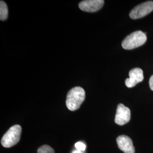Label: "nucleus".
Masks as SVG:
<instances>
[{
	"mask_svg": "<svg viewBox=\"0 0 153 153\" xmlns=\"http://www.w3.org/2000/svg\"><path fill=\"white\" fill-rule=\"evenodd\" d=\"M85 99V91L81 87L71 88L68 93L66 104L67 108L71 111L79 108Z\"/></svg>",
	"mask_w": 153,
	"mask_h": 153,
	"instance_id": "1",
	"label": "nucleus"
},
{
	"mask_svg": "<svg viewBox=\"0 0 153 153\" xmlns=\"http://www.w3.org/2000/svg\"><path fill=\"white\" fill-rule=\"evenodd\" d=\"M147 36L141 31H137L128 35L122 42V47L127 50L134 49L145 44Z\"/></svg>",
	"mask_w": 153,
	"mask_h": 153,
	"instance_id": "2",
	"label": "nucleus"
},
{
	"mask_svg": "<svg viewBox=\"0 0 153 153\" xmlns=\"http://www.w3.org/2000/svg\"><path fill=\"white\" fill-rule=\"evenodd\" d=\"M22 128L19 125H14L7 131L1 139V145L6 148L16 145L20 140Z\"/></svg>",
	"mask_w": 153,
	"mask_h": 153,
	"instance_id": "3",
	"label": "nucleus"
},
{
	"mask_svg": "<svg viewBox=\"0 0 153 153\" xmlns=\"http://www.w3.org/2000/svg\"><path fill=\"white\" fill-rule=\"evenodd\" d=\"M153 11V1H149L134 7L129 13L133 19H137L146 16Z\"/></svg>",
	"mask_w": 153,
	"mask_h": 153,
	"instance_id": "4",
	"label": "nucleus"
},
{
	"mask_svg": "<svg viewBox=\"0 0 153 153\" xmlns=\"http://www.w3.org/2000/svg\"><path fill=\"white\" fill-rule=\"evenodd\" d=\"M131 110L123 104L117 105L115 115V123L119 126H124L131 120Z\"/></svg>",
	"mask_w": 153,
	"mask_h": 153,
	"instance_id": "5",
	"label": "nucleus"
},
{
	"mask_svg": "<svg viewBox=\"0 0 153 153\" xmlns=\"http://www.w3.org/2000/svg\"><path fill=\"white\" fill-rule=\"evenodd\" d=\"M104 4L103 0H85L79 2V7L83 11L94 13L101 9Z\"/></svg>",
	"mask_w": 153,
	"mask_h": 153,
	"instance_id": "6",
	"label": "nucleus"
},
{
	"mask_svg": "<svg viewBox=\"0 0 153 153\" xmlns=\"http://www.w3.org/2000/svg\"><path fill=\"white\" fill-rule=\"evenodd\" d=\"M129 78L126 79V85L128 88L134 87L137 83L143 80V73L142 69L138 68H134L129 72Z\"/></svg>",
	"mask_w": 153,
	"mask_h": 153,
	"instance_id": "7",
	"label": "nucleus"
},
{
	"mask_svg": "<svg viewBox=\"0 0 153 153\" xmlns=\"http://www.w3.org/2000/svg\"><path fill=\"white\" fill-rule=\"evenodd\" d=\"M118 148L124 153H135V149L131 138L126 135H121L117 138Z\"/></svg>",
	"mask_w": 153,
	"mask_h": 153,
	"instance_id": "8",
	"label": "nucleus"
},
{
	"mask_svg": "<svg viewBox=\"0 0 153 153\" xmlns=\"http://www.w3.org/2000/svg\"><path fill=\"white\" fill-rule=\"evenodd\" d=\"M8 16L7 6L4 1L0 2V19L1 21H5Z\"/></svg>",
	"mask_w": 153,
	"mask_h": 153,
	"instance_id": "9",
	"label": "nucleus"
},
{
	"mask_svg": "<svg viewBox=\"0 0 153 153\" xmlns=\"http://www.w3.org/2000/svg\"><path fill=\"white\" fill-rule=\"evenodd\" d=\"M37 152L38 153H55V151L49 145H44L38 148Z\"/></svg>",
	"mask_w": 153,
	"mask_h": 153,
	"instance_id": "10",
	"label": "nucleus"
},
{
	"mask_svg": "<svg viewBox=\"0 0 153 153\" xmlns=\"http://www.w3.org/2000/svg\"><path fill=\"white\" fill-rule=\"evenodd\" d=\"M75 147L78 150L83 152L86 149V145L83 142H78L75 144Z\"/></svg>",
	"mask_w": 153,
	"mask_h": 153,
	"instance_id": "11",
	"label": "nucleus"
},
{
	"mask_svg": "<svg viewBox=\"0 0 153 153\" xmlns=\"http://www.w3.org/2000/svg\"><path fill=\"white\" fill-rule=\"evenodd\" d=\"M149 86L150 89L153 91V75L149 79Z\"/></svg>",
	"mask_w": 153,
	"mask_h": 153,
	"instance_id": "12",
	"label": "nucleus"
},
{
	"mask_svg": "<svg viewBox=\"0 0 153 153\" xmlns=\"http://www.w3.org/2000/svg\"><path fill=\"white\" fill-rule=\"evenodd\" d=\"M73 153H83V152H81V151H79V150H76V151L73 152Z\"/></svg>",
	"mask_w": 153,
	"mask_h": 153,
	"instance_id": "13",
	"label": "nucleus"
}]
</instances>
